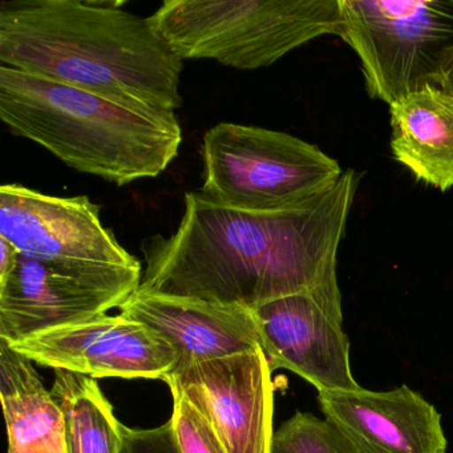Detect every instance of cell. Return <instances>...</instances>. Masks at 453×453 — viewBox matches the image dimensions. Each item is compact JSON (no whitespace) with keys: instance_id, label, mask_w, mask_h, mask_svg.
<instances>
[{"instance_id":"obj_18","label":"cell","mask_w":453,"mask_h":453,"mask_svg":"<svg viewBox=\"0 0 453 453\" xmlns=\"http://www.w3.org/2000/svg\"><path fill=\"white\" fill-rule=\"evenodd\" d=\"M173 415L171 420L184 453H226L213 426L181 392L172 389Z\"/></svg>"},{"instance_id":"obj_21","label":"cell","mask_w":453,"mask_h":453,"mask_svg":"<svg viewBox=\"0 0 453 453\" xmlns=\"http://www.w3.org/2000/svg\"><path fill=\"white\" fill-rule=\"evenodd\" d=\"M18 259H19V253L17 249L9 241L0 237V282H4L12 274V270L17 266Z\"/></svg>"},{"instance_id":"obj_3","label":"cell","mask_w":453,"mask_h":453,"mask_svg":"<svg viewBox=\"0 0 453 453\" xmlns=\"http://www.w3.org/2000/svg\"><path fill=\"white\" fill-rule=\"evenodd\" d=\"M0 119L81 172L118 187L160 176L182 144L174 111L119 102L0 65Z\"/></svg>"},{"instance_id":"obj_5","label":"cell","mask_w":453,"mask_h":453,"mask_svg":"<svg viewBox=\"0 0 453 453\" xmlns=\"http://www.w3.org/2000/svg\"><path fill=\"white\" fill-rule=\"evenodd\" d=\"M203 185L211 203L248 211L298 208L343 174L335 158L285 132L219 123L203 140Z\"/></svg>"},{"instance_id":"obj_14","label":"cell","mask_w":453,"mask_h":453,"mask_svg":"<svg viewBox=\"0 0 453 453\" xmlns=\"http://www.w3.org/2000/svg\"><path fill=\"white\" fill-rule=\"evenodd\" d=\"M391 150L418 181L453 188V96L426 87L389 105Z\"/></svg>"},{"instance_id":"obj_20","label":"cell","mask_w":453,"mask_h":453,"mask_svg":"<svg viewBox=\"0 0 453 453\" xmlns=\"http://www.w3.org/2000/svg\"><path fill=\"white\" fill-rule=\"evenodd\" d=\"M434 87L453 96V44L448 47L434 76Z\"/></svg>"},{"instance_id":"obj_8","label":"cell","mask_w":453,"mask_h":453,"mask_svg":"<svg viewBox=\"0 0 453 453\" xmlns=\"http://www.w3.org/2000/svg\"><path fill=\"white\" fill-rule=\"evenodd\" d=\"M256 311L270 368H283L322 391H355L349 341L343 330L338 274L319 285L274 299Z\"/></svg>"},{"instance_id":"obj_7","label":"cell","mask_w":453,"mask_h":453,"mask_svg":"<svg viewBox=\"0 0 453 453\" xmlns=\"http://www.w3.org/2000/svg\"><path fill=\"white\" fill-rule=\"evenodd\" d=\"M142 266L68 264L26 258L0 282V341L88 322L126 303L140 288Z\"/></svg>"},{"instance_id":"obj_9","label":"cell","mask_w":453,"mask_h":453,"mask_svg":"<svg viewBox=\"0 0 453 453\" xmlns=\"http://www.w3.org/2000/svg\"><path fill=\"white\" fill-rule=\"evenodd\" d=\"M0 237L26 258L142 266L103 225L87 196L55 197L19 184L0 188Z\"/></svg>"},{"instance_id":"obj_13","label":"cell","mask_w":453,"mask_h":453,"mask_svg":"<svg viewBox=\"0 0 453 453\" xmlns=\"http://www.w3.org/2000/svg\"><path fill=\"white\" fill-rule=\"evenodd\" d=\"M120 315L152 328L172 344L177 352L174 371L262 349L256 311L241 304L165 296L139 288L121 304Z\"/></svg>"},{"instance_id":"obj_2","label":"cell","mask_w":453,"mask_h":453,"mask_svg":"<svg viewBox=\"0 0 453 453\" xmlns=\"http://www.w3.org/2000/svg\"><path fill=\"white\" fill-rule=\"evenodd\" d=\"M100 0H4L0 65L119 102L181 108L184 60L148 18Z\"/></svg>"},{"instance_id":"obj_6","label":"cell","mask_w":453,"mask_h":453,"mask_svg":"<svg viewBox=\"0 0 453 453\" xmlns=\"http://www.w3.org/2000/svg\"><path fill=\"white\" fill-rule=\"evenodd\" d=\"M341 36L357 55L365 91L392 105L434 87L453 44V0H339Z\"/></svg>"},{"instance_id":"obj_16","label":"cell","mask_w":453,"mask_h":453,"mask_svg":"<svg viewBox=\"0 0 453 453\" xmlns=\"http://www.w3.org/2000/svg\"><path fill=\"white\" fill-rule=\"evenodd\" d=\"M51 394L65 416L67 453H121L123 424L94 378L55 370Z\"/></svg>"},{"instance_id":"obj_19","label":"cell","mask_w":453,"mask_h":453,"mask_svg":"<svg viewBox=\"0 0 453 453\" xmlns=\"http://www.w3.org/2000/svg\"><path fill=\"white\" fill-rule=\"evenodd\" d=\"M121 453H184L172 420L152 429H132L123 426Z\"/></svg>"},{"instance_id":"obj_12","label":"cell","mask_w":453,"mask_h":453,"mask_svg":"<svg viewBox=\"0 0 453 453\" xmlns=\"http://www.w3.org/2000/svg\"><path fill=\"white\" fill-rule=\"evenodd\" d=\"M318 402L352 453H447L439 411L405 384L318 392Z\"/></svg>"},{"instance_id":"obj_17","label":"cell","mask_w":453,"mask_h":453,"mask_svg":"<svg viewBox=\"0 0 453 453\" xmlns=\"http://www.w3.org/2000/svg\"><path fill=\"white\" fill-rule=\"evenodd\" d=\"M272 453H352L328 423L309 412H296L274 432Z\"/></svg>"},{"instance_id":"obj_4","label":"cell","mask_w":453,"mask_h":453,"mask_svg":"<svg viewBox=\"0 0 453 453\" xmlns=\"http://www.w3.org/2000/svg\"><path fill=\"white\" fill-rule=\"evenodd\" d=\"M182 60L258 70L320 36H341L339 0H165L148 18Z\"/></svg>"},{"instance_id":"obj_11","label":"cell","mask_w":453,"mask_h":453,"mask_svg":"<svg viewBox=\"0 0 453 453\" xmlns=\"http://www.w3.org/2000/svg\"><path fill=\"white\" fill-rule=\"evenodd\" d=\"M10 347L44 367L94 379L164 380L177 365V352L169 342L123 315H103L31 336Z\"/></svg>"},{"instance_id":"obj_10","label":"cell","mask_w":453,"mask_h":453,"mask_svg":"<svg viewBox=\"0 0 453 453\" xmlns=\"http://www.w3.org/2000/svg\"><path fill=\"white\" fill-rule=\"evenodd\" d=\"M213 426L226 453H272V368L262 349L195 363L164 378Z\"/></svg>"},{"instance_id":"obj_1","label":"cell","mask_w":453,"mask_h":453,"mask_svg":"<svg viewBox=\"0 0 453 453\" xmlns=\"http://www.w3.org/2000/svg\"><path fill=\"white\" fill-rule=\"evenodd\" d=\"M360 174L341 179L309 203L282 211H248L185 195V211L169 237L142 246L140 290L258 309L338 274Z\"/></svg>"},{"instance_id":"obj_15","label":"cell","mask_w":453,"mask_h":453,"mask_svg":"<svg viewBox=\"0 0 453 453\" xmlns=\"http://www.w3.org/2000/svg\"><path fill=\"white\" fill-rule=\"evenodd\" d=\"M0 399L9 453H67L65 421L33 360L0 341Z\"/></svg>"}]
</instances>
